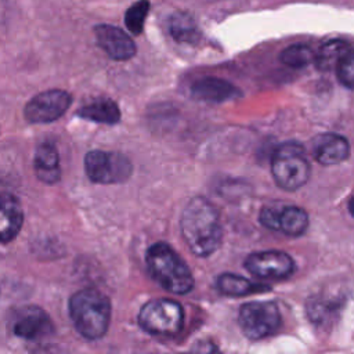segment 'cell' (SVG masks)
<instances>
[{
  "label": "cell",
  "instance_id": "obj_4",
  "mask_svg": "<svg viewBox=\"0 0 354 354\" xmlns=\"http://www.w3.org/2000/svg\"><path fill=\"white\" fill-rule=\"evenodd\" d=\"M271 173L275 183L286 191L303 187L310 177V163L303 147L297 142L279 145L271 159Z\"/></svg>",
  "mask_w": 354,
  "mask_h": 354
},
{
  "label": "cell",
  "instance_id": "obj_22",
  "mask_svg": "<svg viewBox=\"0 0 354 354\" xmlns=\"http://www.w3.org/2000/svg\"><path fill=\"white\" fill-rule=\"evenodd\" d=\"M148 11H149V1L148 0H138L126 11L124 24H126V28L133 35H140L142 32L144 22H145Z\"/></svg>",
  "mask_w": 354,
  "mask_h": 354
},
{
  "label": "cell",
  "instance_id": "obj_24",
  "mask_svg": "<svg viewBox=\"0 0 354 354\" xmlns=\"http://www.w3.org/2000/svg\"><path fill=\"white\" fill-rule=\"evenodd\" d=\"M348 209H350V213L354 216V199L350 202V206H348Z\"/></svg>",
  "mask_w": 354,
  "mask_h": 354
},
{
  "label": "cell",
  "instance_id": "obj_9",
  "mask_svg": "<svg viewBox=\"0 0 354 354\" xmlns=\"http://www.w3.org/2000/svg\"><path fill=\"white\" fill-rule=\"evenodd\" d=\"M260 223L275 231H281L290 236L301 235L308 225L307 213L297 206L264 207L260 213Z\"/></svg>",
  "mask_w": 354,
  "mask_h": 354
},
{
  "label": "cell",
  "instance_id": "obj_11",
  "mask_svg": "<svg viewBox=\"0 0 354 354\" xmlns=\"http://www.w3.org/2000/svg\"><path fill=\"white\" fill-rule=\"evenodd\" d=\"M245 267L254 277L281 279L293 272L295 263L285 252L266 250L250 254L245 261Z\"/></svg>",
  "mask_w": 354,
  "mask_h": 354
},
{
  "label": "cell",
  "instance_id": "obj_17",
  "mask_svg": "<svg viewBox=\"0 0 354 354\" xmlns=\"http://www.w3.org/2000/svg\"><path fill=\"white\" fill-rule=\"evenodd\" d=\"M77 115L83 119L105 124H115L120 120V111L118 105L108 98L95 100L94 102L80 108Z\"/></svg>",
  "mask_w": 354,
  "mask_h": 354
},
{
  "label": "cell",
  "instance_id": "obj_18",
  "mask_svg": "<svg viewBox=\"0 0 354 354\" xmlns=\"http://www.w3.org/2000/svg\"><path fill=\"white\" fill-rule=\"evenodd\" d=\"M217 289L227 296H246L257 292H264L268 289L267 285L254 283L236 274H221L216 282Z\"/></svg>",
  "mask_w": 354,
  "mask_h": 354
},
{
  "label": "cell",
  "instance_id": "obj_3",
  "mask_svg": "<svg viewBox=\"0 0 354 354\" xmlns=\"http://www.w3.org/2000/svg\"><path fill=\"white\" fill-rule=\"evenodd\" d=\"M147 266L153 279L174 295L188 293L194 288L191 270L165 242H156L148 249Z\"/></svg>",
  "mask_w": 354,
  "mask_h": 354
},
{
  "label": "cell",
  "instance_id": "obj_13",
  "mask_svg": "<svg viewBox=\"0 0 354 354\" xmlns=\"http://www.w3.org/2000/svg\"><path fill=\"white\" fill-rule=\"evenodd\" d=\"M314 158L325 166L337 165L348 158L350 145L348 141L337 134L325 133L315 138L313 147Z\"/></svg>",
  "mask_w": 354,
  "mask_h": 354
},
{
  "label": "cell",
  "instance_id": "obj_7",
  "mask_svg": "<svg viewBox=\"0 0 354 354\" xmlns=\"http://www.w3.org/2000/svg\"><path fill=\"white\" fill-rule=\"evenodd\" d=\"M87 177L97 184H116L126 181L131 174L130 160L116 152L90 151L84 158Z\"/></svg>",
  "mask_w": 354,
  "mask_h": 354
},
{
  "label": "cell",
  "instance_id": "obj_21",
  "mask_svg": "<svg viewBox=\"0 0 354 354\" xmlns=\"http://www.w3.org/2000/svg\"><path fill=\"white\" fill-rule=\"evenodd\" d=\"M315 53L306 44H293L286 47L281 55L279 59L288 66L292 68H303L307 66L314 61Z\"/></svg>",
  "mask_w": 354,
  "mask_h": 354
},
{
  "label": "cell",
  "instance_id": "obj_15",
  "mask_svg": "<svg viewBox=\"0 0 354 354\" xmlns=\"http://www.w3.org/2000/svg\"><path fill=\"white\" fill-rule=\"evenodd\" d=\"M194 98L206 102H223L239 95V90L230 82L218 77H203L196 80L191 87Z\"/></svg>",
  "mask_w": 354,
  "mask_h": 354
},
{
  "label": "cell",
  "instance_id": "obj_1",
  "mask_svg": "<svg viewBox=\"0 0 354 354\" xmlns=\"http://www.w3.org/2000/svg\"><path fill=\"white\" fill-rule=\"evenodd\" d=\"M181 232L192 253L210 256L218 249L223 238L216 207L206 198H192L181 214Z\"/></svg>",
  "mask_w": 354,
  "mask_h": 354
},
{
  "label": "cell",
  "instance_id": "obj_12",
  "mask_svg": "<svg viewBox=\"0 0 354 354\" xmlns=\"http://www.w3.org/2000/svg\"><path fill=\"white\" fill-rule=\"evenodd\" d=\"M94 35L98 46L116 61H126L136 54V44L133 39L120 28L113 25H97Z\"/></svg>",
  "mask_w": 354,
  "mask_h": 354
},
{
  "label": "cell",
  "instance_id": "obj_8",
  "mask_svg": "<svg viewBox=\"0 0 354 354\" xmlns=\"http://www.w3.org/2000/svg\"><path fill=\"white\" fill-rule=\"evenodd\" d=\"M71 104L72 97L69 93L53 88L35 95L25 105L24 115L30 123H51L59 119Z\"/></svg>",
  "mask_w": 354,
  "mask_h": 354
},
{
  "label": "cell",
  "instance_id": "obj_19",
  "mask_svg": "<svg viewBox=\"0 0 354 354\" xmlns=\"http://www.w3.org/2000/svg\"><path fill=\"white\" fill-rule=\"evenodd\" d=\"M348 50H351V48L346 41L339 40V39L329 40L318 50V53L314 57V62H315L317 68L321 71L333 69V68H336L340 58Z\"/></svg>",
  "mask_w": 354,
  "mask_h": 354
},
{
  "label": "cell",
  "instance_id": "obj_20",
  "mask_svg": "<svg viewBox=\"0 0 354 354\" xmlns=\"http://www.w3.org/2000/svg\"><path fill=\"white\" fill-rule=\"evenodd\" d=\"M170 33L177 41L181 43H194L199 36L194 17L185 11H178L171 15Z\"/></svg>",
  "mask_w": 354,
  "mask_h": 354
},
{
  "label": "cell",
  "instance_id": "obj_23",
  "mask_svg": "<svg viewBox=\"0 0 354 354\" xmlns=\"http://www.w3.org/2000/svg\"><path fill=\"white\" fill-rule=\"evenodd\" d=\"M336 75L339 82L348 87L354 88V51L348 50L336 65Z\"/></svg>",
  "mask_w": 354,
  "mask_h": 354
},
{
  "label": "cell",
  "instance_id": "obj_2",
  "mask_svg": "<svg viewBox=\"0 0 354 354\" xmlns=\"http://www.w3.org/2000/svg\"><path fill=\"white\" fill-rule=\"evenodd\" d=\"M69 315L76 330L86 339L95 340L105 335L111 321L108 297L93 288L76 292L69 300Z\"/></svg>",
  "mask_w": 354,
  "mask_h": 354
},
{
  "label": "cell",
  "instance_id": "obj_14",
  "mask_svg": "<svg viewBox=\"0 0 354 354\" xmlns=\"http://www.w3.org/2000/svg\"><path fill=\"white\" fill-rule=\"evenodd\" d=\"M24 223V212L19 201L7 192H0V242L12 241Z\"/></svg>",
  "mask_w": 354,
  "mask_h": 354
},
{
  "label": "cell",
  "instance_id": "obj_6",
  "mask_svg": "<svg viewBox=\"0 0 354 354\" xmlns=\"http://www.w3.org/2000/svg\"><path fill=\"white\" fill-rule=\"evenodd\" d=\"M238 324L252 340L274 335L281 326V314L272 301H249L239 308Z\"/></svg>",
  "mask_w": 354,
  "mask_h": 354
},
{
  "label": "cell",
  "instance_id": "obj_16",
  "mask_svg": "<svg viewBox=\"0 0 354 354\" xmlns=\"http://www.w3.org/2000/svg\"><path fill=\"white\" fill-rule=\"evenodd\" d=\"M35 173L46 184H54L59 180V156L57 148L50 142H43L36 148Z\"/></svg>",
  "mask_w": 354,
  "mask_h": 354
},
{
  "label": "cell",
  "instance_id": "obj_10",
  "mask_svg": "<svg viewBox=\"0 0 354 354\" xmlns=\"http://www.w3.org/2000/svg\"><path fill=\"white\" fill-rule=\"evenodd\" d=\"M11 332L25 340H40L53 333L50 317L37 306H25L19 308L11 322Z\"/></svg>",
  "mask_w": 354,
  "mask_h": 354
},
{
  "label": "cell",
  "instance_id": "obj_5",
  "mask_svg": "<svg viewBox=\"0 0 354 354\" xmlns=\"http://www.w3.org/2000/svg\"><path fill=\"white\" fill-rule=\"evenodd\" d=\"M181 306L169 299H155L142 306L138 314L140 326L155 336H174L183 326Z\"/></svg>",
  "mask_w": 354,
  "mask_h": 354
}]
</instances>
